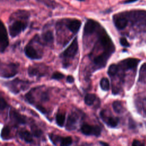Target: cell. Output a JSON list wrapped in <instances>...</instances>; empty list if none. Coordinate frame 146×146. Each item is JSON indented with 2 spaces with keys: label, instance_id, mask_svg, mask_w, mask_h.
I'll use <instances>...</instances> for the list:
<instances>
[{
  "label": "cell",
  "instance_id": "obj_1",
  "mask_svg": "<svg viewBox=\"0 0 146 146\" xmlns=\"http://www.w3.org/2000/svg\"><path fill=\"white\" fill-rule=\"evenodd\" d=\"M31 83L28 80L15 78L12 80L5 82L3 85L13 94H17L22 91L26 90Z\"/></svg>",
  "mask_w": 146,
  "mask_h": 146
},
{
  "label": "cell",
  "instance_id": "obj_2",
  "mask_svg": "<svg viewBox=\"0 0 146 146\" xmlns=\"http://www.w3.org/2000/svg\"><path fill=\"white\" fill-rule=\"evenodd\" d=\"M18 63H0V76L3 78H13L18 73Z\"/></svg>",
  "mask_w": 146,
  "mask_h": 146
},
{
  "label": "cell",
  "instance_id": "obj_3",
  "mask_svg": "<svg viewBox=\"0 0 146 146\" xmlns=\"http://www.w3.org/2000/svg\"><path fill=\"white\" fill-rule=\"evenodd\" d=\"M27 26V22L20 19L15 20L9 27V34L12 38H15L23 31Z\"/></svg>",
  "mask_w": 146,
  "mask_h": 146
},
{
  "label": "cell",
  "instance_id": "obj_4",
  "mask_svg": "<svg viewBox=\"0 0 146 146\" xmlns=\"http://www.w3.org/2000/svg\"><path fill=\"white\" fill-rule=\"evenodd\" d=\"M46 66L41 64H35L33 66H30L27 69V73L30 77L41 78L46 74Z\"/></svg>",
  "mask_w": 146,
  "mask_h": 146
},
{
  "label": "cell",
  "instance_id": "obj_5",
  "mask_svg": "<svg viewBox=\"0 0 146 146\" xmlns=\"http://www.w3.org/2000/svg\"><path fill=\"white\" fill-rule=\"evenodd\" d=\"M9 44V40L6 28L0 20V53L3 52Z\"/></svg>",
  "mask_w": 146,
  "mask_h": 146
},
{
  "label": "cell",
  "instance_id": "obj_6",
  "mask_svg": "<svg viewBox=\"0 0 146 146\" xmlns=\"http://www.w3.org/2000/svg\"><path fill=\"white\" fill-rule=\"evenodd\" d=\"M9 117L11 123L14 126L25 124L27 123V117L25 115L21 114L15 109L11 108L9 111Z\"/></svg>",
  "mask_w": 146,
  "mask_h": 146
},
{
  "label": "cell",
  "instance_id": "obj_7",
  "mask_svg": "<svg viewBox=\"0 0 146 146\" xmlns=\"http://www.w3.org/2000/svg\"><path fill=\"white\" fill-rule=\"evenodd\" d=\"M24 52L26 56L30 59L39 60L42 58V54L34 47L31 42L25 47Z\"/></svg>",
  "mask_w": 146,
  "mask_h": 146
},
{
  "label": "cell",
  "instance_id": "obj_8",
  "mask_svg": "<svg viewBox=\"0 0 146 146\" xmlns=\"http://www.w3.org/2000/svg\"><path fill=\"white\" fill-rule=\"evenodd\" d=\"M81 131L86 135H94L98 136L100 135L102 129L98 125L83 124L81 127Z\"/></svg>",
  "mask_w": 146,
  "mask_h": 146
},
{
  "label": "cell",
  "instance_id": "obj_9",
  "mask_svg": "<svg viewBox=\"0 0 146 146\" xmlns=\"http://www.w3.org/2000/svg\"><path fill=\"white\" fill-rule=\"evenodd\" d=\"M78 50V44L77 38H75L70 46L61 54L64 58H74Z\"/></svg>",
  "mask_w": 146,
  "mask_h": 146
},
{
  "label": "cell",
  "instance_id": "obj_10",
  "mask_svg": "<svg viewBox=\"0 0 146 146\" xmlns=\"http://www.w3.org/2000/svg\"><path fill=\"white\" fill-rule=\"evenodd\" d=\"M78 120V117L76 113L70 114L68 116L66 128L67 130H73L76 128V125Z\"/></svg>",
  "mask_w": 146,
  "mask_h": 146
},
{
  "label": "cell",
  "instance_id": "obj_11",
  "mask_svg": "<svg viewBox=\"0 0 146 146\" xmlns=\"http://www.w3.org/2000/svg\"><path fill=\"white\" fill-rule=\"evenodd\" d=\"M19 137L27 143H32L33 142V135L31 132L25 129H22L18 132Z\"/></svg>",
  "mask_w": 146,
  "mask_h": 146
},
{
  "label": "cell",
  "instance_id": "obj_12",
  "mask_svg": "<svg viewBox=\"0 0 146 146\" xmlns=\"http://www.w3.org/2000/svg\"><path fill=\"white\" fill-rule=\"evenodd\" d=\"M96 26V23L91 19L88 20L84 27V30H83V33L84 35H90L92 34Z\"/></svg>",
  "mask_w": 146,
  "mask_h": 146
},
{
  "label": "cell",
  "instance_id": "obj_13",
  "mask_svg": "<svg viewBox=\"0 0 146 146\" xmlns=\"http://www.w3.org/2000/svg\"><path fill=\"white\" fill-rule=\"evenodd\" d=\"M109 56H110V53H108V52L103 53V54L95 57L94 58V62L96 64H97L98 66H100L101 67L103 66L106 64Z\"/></svg>",
  "mask_w": 146,
  "mask_h": 146
},
{
  "label": "cell",
  "instance_id": "obj_14",
  "mask_svg": "<svg viewBox=\"0 0 146 146\" xmlns=\"http://www.w3.org/2000/svg\"><path fill=\"white\" fill-rule=\"evenodd\" d=\"M54 35L51 31L47 30L42 35V40L46 44H52L54 42Z\"/></svg>",
  "mask_w": 146,
  "mask_h": 146
},
{
  "label": "cell",
  "instance_id": "obj_15",
  "mask_svg": "<svg viewBox=\"0 0 146 146\" xmlns=\"http://www.w3.org/2000/svg\"><path fill=\"white\" fill-rule=\"evenodd\" d=\"M81 22L78 19L70 21L67 25V28L73 33H76L81 26Z\"/></svg>",
  "mask_w": 146,
  "mask_h": 146
},
{
  "label": "cell",
  "instance_id": "obj_16",
  "mask_svg": "<svg viewBox=\"0 0 146 146\" xmlns=\"http://www.w3.org/2000/svg\"><path fill=\"white\" fill-rule=\"evenodd\" d=\"M114 23L117 29L121 30L124 29L128 23L127 19L124 17H119L114 21Z\"/></svg>",
  "mask_w": 146,
  "mask_h": 146
},
{
  "label": "cell",
  "instance_id": "obj_17",
  "mask_svg": "<svg viewBox=\"0 0 146 146\" xmlns=\"http://www.w3.org/2000/svg\"><path fill=\"white\" fill-rule=\"evenodd\" d=\"M140 62V60L138 59L130 58L127 60H124V66L127 69H131L135 68L137 66L138 63Z\"/></svg>",
  "mask_w": 146,
  "mask_h": 146
},
{
  "label": "cell",
  "instance_id": "obj_18",
  "mask_svg": "<svg viewBox=\"0 0 146 146\" xmlns=\"http://www.w3.org/2000/svg\"><path fill=\"white\" fill-rule=\"evenodd\" d=\"M1 137L3 140H7L11 139L10 128L8 125H5L1 132Z\"/></svg>",
  "mask_w": 146,
  "mask_h": 146
},
{
  "label": "cell",
  "instance_id": "obj_19",
  "mask_svg": "<svg viewBox=\"0 0 146 146\" xmlns=\"http://www.w3.org/2000/svg\"><path fill=\"white\" fill-rule=\"evenodd\" d=\"M30 127L31 133L33 135V136H35L36 137H40L42 135L43 131L35 124H31Z\"/></svg>",
  "mask_w": 146,
  "mask_h": 146
},
{
  "label": "cell",
  "instance_id": "obj_20",
  "mask_svg": "<svg viewBox=\"0 0 146 146\" xmlns=\"http://www.w3.org/2000/svg\"><path fill=\"white\" fill-rule=\"evenodd\" d=\"M65 119H66V115L64 113L58 112L56 114L55 120H56V123L58 126L61 127H63L64 124Z\"/></svg>",
  "mask_w": 146,
  "mask_h": 146
},
{
  "label": "cell",
  "instance_id": "obj_21",
  "mask_svg": "<svg viewBox=\"0 0 146 146\" xmlns=\"http://www.w3.org/2000/svg\"><path fill=\"white\" fill-rule=\"evenodd\" d=\"M119 122V119L118 117L113 116H109L106 119L107 124L111 127H116Z\"/></svg>",
  "mask_w": 146,
  "mask_h": 146
},
{
  "label": "cell",
  "instance_id": "obj_22",
  "mask_svg": "<svg viewBox=\"0 0 146 146\" xmlns=\"http://www.w3.org/2000/svg\"><path fill=\"white\" fill-rule=\"evenodd\" d=\"M112 107L114 110V111L117 113H120L124 111V108L119 101H115L112 103Z\"/></svg>",
  "mask_w": 146,
  "mask_h": 146
},
{
  "label": "cell",
  "instance_id": "obj_23",
  "mask_svg": "<svg viewBox=\"0 0 146 146\" xmlns=\"http://www.w3.org/2000/svg\"><path fill=\"white\" fill-rule=\"evenodd\" d=\"M96 99V96L93 94H88L85 96L84 102L88 106H91Z\"/></svg>",
  "mask_w": 146,
  "mask_h": 146
},
{
  "label": "cell",
  "instance_id": "obj_24",
  "mask_svg": "<svg viewBox=\"0 0 146 146\" xmlns=\"http://www.w3.org/2000/svg\"><path fill=\"white\" fill-rule=\"evenodd\" d=\"M100 85L101 88L104 91H108L110 88V82L108 79L106 78H103L101 79L100 82Z\"/></svg>",
  "mask_w": 146,
  "mask_h": 146
},
{
  "label": "cell",
  "instance_id": "obj_25",
  "mask_svg": "<svg viewBox=\"0 0 146 146\" xmlns=\"http://www.w3.org/2000/svg\"><path fill=\"white\" fill-rule=\"evenodd\" d=\"M59 142L60 145H69L72 144V139L70 136L60 137Z\"/></svg>",
  "mask_w": 146,
  "mask_h": 146
},
{
  "label": "cell",
  "instance_id": "obj_26",
  "mask_svg": "<svg viewBox=\"0 0 146 146\" xmlns=\"http://www.w3.org/2000/svg\"><path fill=\"white\" fill-rule=\"evenodd\" d=\"M119 67L118 66L115 64H112L110 66L108 70V74L110 76H114L115 75L117 72H118Z\"/></svg>",
  "mask_w": 146,
  "mask_h": 146
},
{
  "label": "cell",
  "instance_id": "obj_27",
  "mask_svg": "<svg viewBox=\"0 0 146 146\" xmlns=\"http://www.w3.org/2000/svg\"><path fill=\"white\" fill-rule=\"evenodd\" d=\"M50 99L48 92L47 91H42L40 95V100L42 102H46L48 101Z\"/></svg>",
  "mask_w": 146,
  "mask_h": 146
},
{
  "label": "cell",
  "instance_id": "obj_28",
  "mask_svg": "<svg viewBox=\"0 0 146 146\" xmlns=\"http://www.w3.org/2000/svg\"><path fill=\"white\" fill-rule=\"evenodd\" d=\"M48 136H49V138H50V140L54 144H56L58 142H59V140H60V139L61 137L58 135H54L53 133L49 134Z\"/></svg>",
  "mask_w": 146,
  "mask_h": 146
},
{
  "label": "cell",
  "instance_id": "obj_29",
  "mask_svg": "<svg viewBox=\"0 0 146 146\" xmlns=\"http://www.w3.org/2000/svg\"><path fill=\"white\" fill-rule=\"evenodd\" d=\"M9 106V104L6 100L0 95V110H3Z\"/></svg>",
  "mask_w": 146,
  "mask_h": 146
},
{
  "label": "cell",
  "instance_id": "obj_30",
  "mask_svg": "<svg viewBox=\"0 0 146 146\" xmlns=\"http://www.w3.org/2000/svg\"><path fill=\"white\" fill-rule=\"evenodd\" d=\"M64 77V75L62 74L60 72H55L52 74L51 76V79H55V80H60L63 79Z\"/></svg>",
  "mask_w": 146,
  "mask_h": 146
},
{
  "label": "cell",
  "instance_id": "obj_31",
  "mask_svg": "<svg viewBox=\"0 0 146 146\" xmlns=\"http://www.w3.org/2000/svg\"><path fill=\"white\" fill-rule=\"evenodd\" d=\"M34 106H35V105H34ZM35 107L39 111H40L41 113H43V114H46V113H47L46 109L44 107H43L42 105H40V104H35Z\"/></svg>",
  "mask_w": 146,
  "mask_h": 146
},
{
  "label": "cell",
  "instance_id": "obj_32",
  "mask_svg": "<svg viewBox=\"0 0 146 146\" xmlns=\"http://www.w3.org/2000/svg\"><path fill=\"white\" fill-rule=\"evenodd\" d=\"M120 43L121 44V45H122L124 47H129V44L127 40L125 38H121L120 39Z\"/></svg>",
  "mask_w": 146,
  "mask_h": 146
},
{
  "label": "cell",
  "instance_id": "obj_33",
  "mask_svg": "<svg viewBox=\"0 0 146 146\" xmlns=\"http://www.w3.org/2000/svg\"><path fill=\"white\" fill-rule=\"evenodd\" d=\"M132 145L133 146H140V145H144V144L141 143V141H140L139 140H133Z\"/></svg>",
  "mask_w": 146,
  "mask_h": 146
},
{
  "label": "cell",
  "instance_id": "obj_34",
  "mask_svg": "<svg viewBox=\"0 0 146 146\" xmlns=\"http://www.w3.org/2000/svg\"><path fill=\"white\" fill-rule=\"evenodd\" d=\"M66 81H67L68 83H73V82H74V78H73L72 76L68 75V76H67V77Z\"/></svg>",
  "mask_w": 146,
  "mask_h": 146
},
{
  "label": "cell",
  "instance_id": "obj_35",
  "mask_svg": "<svg viewBox=\"0 0 146 146\" xmlns=\"http://www.w3.org/2000/svg\"><path fill=\"white\" fill-rule=\"evenodd\" d=\"M137 0H127L124 2V3H132V2H134L135 1H136Z\"/></svg>",
  "mask_w": 146,
  "mask_h": 146
},
{
  "label": "cell",
  "instance_id": "obj_36",
  "mask_svg": "<svg viewBox=\"0 0 146 146\" xmlns=\"http://www.w3.org/2000/svg\"><path fill=\"white\" fill-rule=\"evenodd\" d=\"M100 143L102 145H108V144H107V143H104V142H102V141H100Z\"/></svg>",
  "mask_w": 146,
  "mask_h": 146
},
{
  "label": "cell",
  "instance_id": "obj_37",
  "mask_svg": "<svg viewBox=\"0 0 146 146\" xmlns=\"http://www.w3.org/2000/svg\"><path fill=\"white\" fill-rule=\"evenodd\" d=\"M78 1H84V0H78Z\"/></svg>",
  "mask_w": 146,
  "mask_h": 146
},
{
  "label": "cell",
  "instance_id": "obj_38",
  "mask_svg": "<svg viewBox=\"0 0 146 146\" xmlns=\"http://www.w3.org/2000/svg\"><path fill=\"white\" fill-rule=\"evenodd\" d=\"M0 63H1V61H0Z\"/></svg>",
  "mask_w": 146,
  "mask_h": 146
}]
</instances>
